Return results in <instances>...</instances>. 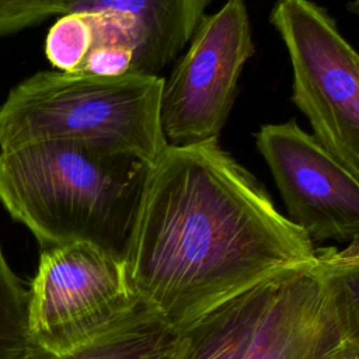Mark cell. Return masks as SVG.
<instances>
[{
  "label": "cell",
  "mask_w": 359,
  "mask_h": 359,
  "mask_svg": "<svg viewBox=\"0 0 359 359\" xmlns=\"http://www.w3.org/2000/svg\"><path fill=\"white\" fill-rule=\"evenodd\" d=\"M153 164L46 140L0 150V201L42 250L84 243L125 261Z\"/></svg>",
  "instance_id": "2"
},
{
  "label": "cell",
  "mask_w": 359,
  "mask_h": 359,
  "mask_svg": "<svg viewBox=\"0 0 359 359\" xmlns=\"http://www.w3.org/2000/svg\"><path fill=\"white\" fill-rule=\"evenodd\" d=\"M254 52L245 0H227L201 20L187 52L164 79L160 115L170 146L219 140Z\"/></svg>",
  "instance_id": "6"
},
{
  "label": "cell",
  "mask_w": 359,
  "mask_h": 359,
  "mask_svg": "<svg viewBox=\"0 0 359 359\" xmlns=\"http://www.w3.org/2000/svg\"><path fill=\"white\" fill-rule=\"evenodd\" d=\"M323 268L325 271L328 285L332 290L346 338L359 345V265H323Z\"/></svg>",
  "instance_id": "13"
},
{
  "label": "cell",
  "mask_w": 359,
  "mask_h": 359,
  "mask_svg": "<svg viewBox=\"0 0 359 359\" xmlns=\"http://www.w3.org/2000/svg\"><path fill=\"white\" fill-rule=\"evenodd\" d=\"M255 146L278 187L287 219L313 241L359 238V180L294 119L268 123Z\"/></svg>",
  "instance_id": "7"
},
{
  "label": "cell",
  "mask_w": 359,
  "mask_h": 359,
  "mask_svg": "<svg viewBox=\"0 0 359 359\" xmlns=\"http://www.w3.org/2000/svg\"><path fill=\"white\" fill-rule=\"evenodd\" d=\"M316 262L309 236L217 140L168 144L153 164L123 261L133 294L174 334Z\"/></svg>",
  "instance_id": "1"
},
{
  "label": "cell",
  "mask_w": 359,
  "mask_h": 359,
  "mask_svg": "<svg viewBox=\"0 0 359 359\" xmlns=\"http://www.w3.org/2000/svg\"><path fill=\"white\" fill-rule=\"evenodd\" d=\"M62 0H0V36L59 15Z\"/></svg>",
  "instance_id": "14"
},
{
  "label": "cell",
  "mask_w": 359,
  "mask_h": 359,
  "mask_svg": "<svg viewBox=\"0 0 359 359\" xmlns=\"http://www.w3.org/2000/svg\"><path fill=\"white\" fill-rule=\"evenodd\" d=\"M165 356H167V355H165ZM165 356H164V358H163V359H165Z\"/></svg>",
  "instance_id": "18"
},
{
  "label": "cell",
  "mask_w": 359,
  "mask_h": 359,
  "mask_svg": "<svg viewBox=\"0 0 359 359\" xmlns=\"http://www.w3.org/2000/svg\"><path fill=\"white\" fill-rule=\"evenodd\" d=\"M174 332L144 303L95 341L66 353L31 348L24 359H163Z\"/></svg>",
  "instance_id": "11"
},
{
  "label": "cell",
  "mask_w": 359,
  "mask_h": 359,
  "mask_svg": "<svg viewBox=\"0 0 359 359\" xmlns=\"http://www.w3.org/2000/svg\"><path fill=\"white\" fill-rule=\"evenodd\" d=\"M317 259L325 266H358L359 265V238L348 243L342 250L320 248L316 250Z\"/></svg>",
  "instance_id": "15"
},
{
  "label": "cell",
  "mask_w": 359,
  "mask_h": 359,
  "mask_svg": "<svg viewBox=\"0 0 359 359\" xmlns=\"http://www.w3.org/2000/svg\"><path fill=\"white\" fill-rule=\"evenodd\" d=\"M161 76L38 72L0 105V150L60 140L135 154L154 164L168 142L161 126Z\"/></svg>",
  "instance_id": "3"
},
{
  "label": "cell",
  "mask_w": 359,
  "mask_h": 359,
  "mask_svg": "<svg viewBox=\"0 0 359 359\" xmlns=\"http://www.w3.org/2000/svg\"><path fill=\"white\" fill-rule=\"evenodd\" d=\"M348 10L351 13H353L358 17V22H359V0H352L348 4Z\"/></svg>",
  "instance_id": "17"
},
{
  "label": "cell",
  "mask_w": 359,
  "mask_h": 359,
  "mask_svg": "<svg viewBox=\"0 0 359 359\" xmlns=\"http://www.w3.org/2000/svg\"><path fill=\"white\" fill-rule=\"evenodd\" d=\"M213 0H62L60 14L104 13L123 21L136 42L135 73L160 76L189 43Z\"/></svg>",
  "instance_id": "9"
},
{
  "label": "cell",
  "mask_w": 359,
  "mask_h": 359,
  "mask_svg": "<svg viewBox=\"0 0 359 359\" xmlns=\"http://www.w3.org/2000/svg\"><path fill=\"white\" fill-rule=\"evenodd\" d=\"M346 339L318 262L286 271L244 359H321Z\"/></svg>",
  "instance_id": "8"
},
{
  "label": "cell",
  "mask_w": 359,
  "mask_h": 359,
  "mask_svg": "<svg viewBox=\"0 0 359 359\" xmlns=\"http://www.w3.org/2000/svg\"><path fill=\"white\" fill-rule=\"evenodd\" d=\"M285 272L175 332L165 359H244Z\"/></svg>",
  "instance_id": "10"
},
{
  "label": "cell",
  "mask_w": 359,
  "mask_h": 359,
  "mask_svg": "<svg viewBox=\"0 0 359 359\" xmlns=\"http://www.w3.org/2000/svg\"><path fill=\"white\" fill-rule=\"evenodd\" d=\"M139 303L122 261L84 243L43 248L29 287L32 348L50 353L81 348L118 325Z\"/></svg>",
  "instance_id": "5"
},
{
  "label": "cell",
  "mask_w": 359,
  "mask_h": 359,
  "mask_svg": "<svg viewBox=\"0 0 359 359\" xmlns=\"http://www.w3.org/2000/svg\"><path fill=\"white\" fill-rule=\"evenodd\" d=\"M321 359H359V345L346 338Z\"/></svg>",
  "instance_id": "16"
},
{
  "label": "cell",
  "mask_w": 359,
  "mask_h": 359,
  "mask_svg": "<svg viewBox=\"0 0 359 359\" xmlns=\"http://www.w3.org/2000/svg\"><path fill=\"white\" fill-rule=\"evenodd\" d=\"M31 348L29 289L8 266L0 247V359H24Z\"/></svg>",
  "instance_id": "12"
},
{
  "label": "cell",
  "mask_w": 359,
  "mask_h": 359,
  "mask_svg": "<svg viewBox=\"0 0 359 359\" xmlns=\"http://www.w3.org/2000/svg\"><path fill=\"white\" fill-rule=\"evenodd\" d=\"M269 22L292 66V101L318 143L359 180V53L311 0H278Z\"/></svg>",
  "instance_id": "4"
}]
</instances>
